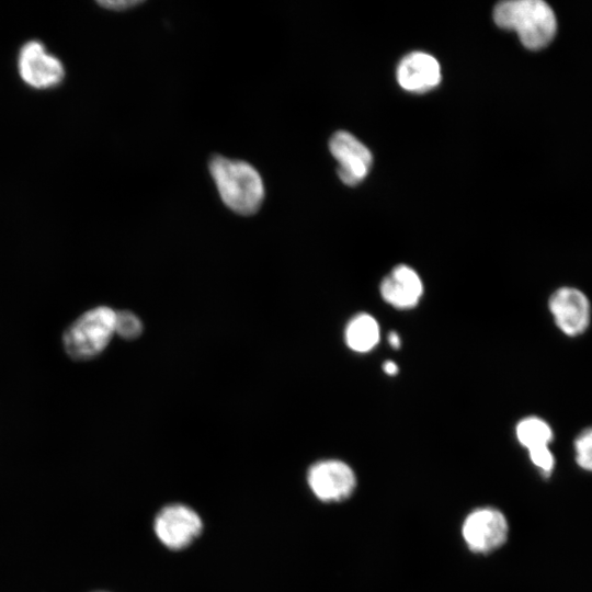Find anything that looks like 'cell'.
I'll list each match as a JSON object with an SVG mask.
<instances>
[{
  "instance_id": "obj_1",
  "label": "cell",
  "mask_w": 592,
  "mask_h": 592,
  "mask_svg": "<svg viewBox=\"0 0 592 592\" xmlns=\"http://www.w3.org/2000/svg\"><path fill=\"white\" fill-rule=\"evenodd\" d=\"M496 24L517 34L521 44L537 52L549 46L558 33V16L544 0H506L493 10Z\"/></svg>"
},
{
  "instance_id": "obj_2",
  "label": "cell",
  "mask_w": 592,
  "mask_h": 592,
  "mask_svg": "<svg viewBox=\"0 0 592 592\" xmlns=\"http://www.w3.org/2000/svg\"><path fill=\"white\" fill-rule=\"evenodd\" d=\"M208 169L221 201L229 209L242 216L253 215L260 209L265 195L264 183L252 164L215 155Z\"/></svg>"
},
{
  "instance_id": "obj_3",
  "label": "cell",
  "mask_w": 592,
  "mask_h": 592,
  "mask_svg": "<svg viewBox=\"0 0 592 592\" xmlns=\"http://www.w3.org/2000/svg\"><path fill=\"white\" fill-rule=\"evenodd\" d=\"M116 311L107 306L93 307L79 316L64 332L62 345L76 361L99 356L115 334Z\"/></svg>"
},
{
  "instance_id": "obj_4",
  "label": "cell",
  "mask_w": 592,
  "mask_h": 592,
  "mask_svg": "<svg viewBox=\"0 0 592 592\" xmlns=\"http://www.w3.org/2000/svg\"><path fill=\"white\" fill-rule=\"evenodd\" d=\"M18 71L29 87L42 90L58 87L65 78L61 60L37 39L29 41L20 48Z\"/></svg>"
},
{
  "instance_id": "obj_5",
  "label": "cell",
  "mask_w": 592,
  "mask_h": 592,
  "mask_svg": "<svg viewBox=\"0 0 592 592\" xmlns=\"http://www.w3.org/2000/svg\"><path fill=\"white\" fill-rule=\"evenodd\" d=\"M509 525L505 516L496 509L481 508L473 511L464 521L463 538L471 551L489 553L506 540Z\"/></svg>"
},
{
  "instance_id": "obj_6",
  "label": "cell",
  "mask_w": 592,
  "mask_h": 592,
  "mask_svg": "<svg viewBox=\"0 0 592 592\" xmlns=\"http://www.w3.org/2000/svg\"><path fill=\"white\" fill-rule=\"evenodd\" d=\"M548 308L557 327L569 337L582 334L590 325L589 298L578 288L563 286L549 297Z\"/></svg>"
},
{
  "instance_id": "obj_7",
  "label": "cell",
  "mask_w": 592,
  "mask_h": 592,
  "mask_svg": "<svg viewBox=\"0 0 592 592\" xmlns=\"http://www.w3.org/2000/svg\"><path fill=\"white\" fill-rule=\"evenodd\" d=\"M308 485L320 500L340 501L351 496L356 479L348 464L338 459H327L309 468Z\"/></svg>"
},
{
  "instance_id": "obj_8",
  "label": "cell",
  "mask_w": 592,
  "mask_h": 592,
  "mask_svg": "<svg viewBox=\"0 0 592 592\" xmlns=\"http://www.w3.org/2000/svg\"><path fill=\"white\" fill-rule=\"evenodd\" d=\"M329 149L338 161V174L346 185L360 183L368 174L373 157L366 146L348 132L332 135Z\"/></svg>"
},
{
  "instance_id": "obj_9",
  "label": "cell",
  "mask_w": 592,
  "mask_h": 592,
  "mask_svg": "<svg viewBox=\"0 0 592 592\" xmlns=\"http://www.w3.org/2000/svg\"><path fill=\"white\" fill-rule=\"evenodd\" d=\"M202 530L200 516L190 508L173 504L162 509L156 517L158 538L173 549L189 545Z\"/></svg>"
},
{
  "instance_id": "obj_10",
  "label": "cell",
  "mask_w": 592,
  "mask_h": 592,
  "mask_svg": "<svg viewBox=\"0 0 592 592\" xmlns=\"http://www.w3.org/2000/svg\"><path fill=\"white\" fill-rule=\"evenodd\" d=\"M397 80L407 91L415 93L430 91L441 82L440 64L426 53H410L398 65Z\"/></svg>"
},
{
  "instance_id": "obj_11",
  "label": "cell",
  "mask_w": 592,
  "mask_h": 592,
  "mask_svg": "<svg viewBox=\"0 0 592 592\" xmlns=\"http://www.w3.org/2000/svg\"><path fill=\"white\" fill-rule=\"evenodd\" d=\"M383 299L396 308L414 307L423 293V284L419 274L408 265L400 264L380 283Z\"/></svg>"
},
{
  "instance_id": "obj_12",
  "label": "cell",
  "mask_w": 592,
  "mask_h": 592,
  "mask_svg": "<svg viewBox=\"0 0 592 592\" xmlns=\"http://www.w3.org/2000/svg\"><path fill=\"white\" fill-rule=\"evenodd\" d=\"M379 334L376 319L368 314H358L349 321L344 337L351 350L364 353L375 348L379 341Z\"/></svg>"
},
{
  "instance_id": "obj_13",
  "label": "cell",
  "mask_w": 592,
  "mask_h": 592,
  "mask_svg": "<svg viewBox=\"0 0 592 592\" xmlns=\"http://www.w3.org/2000/svg\"><path fill=\"white\" fill-rule=\"evenodd\" d=\"M516 439L527 451L546 447L553 441V430L543 419L531 415L522 419L515 429Z\"/></svg>"
},
{
  "instance_id": "obj_14",
  "label": "cell",
  "mask_w": 592,
  "mask_h": 592,
  "mask_svg": "<svg viewBox=\"0 0 592 592\" xmlns=\"http://www.w3.org/2000/svg\"><path fill=\"white\" fill-rule=\"evenodd\" d=\"M143 332V322L137 315L128 310L116 311L115 334L125 340H134Z\"/></svg>"
},
{
  "instance_id": "obj_15",
  "label": "cell",
  "mask_w": 592,
  "mask_h": 592,
  "mask_svg": "<svg viewBox=\"0 0 592 592\" xmlns=\"http://www.w3.org/2000/svg\"><path fill=\"white\" fill-rule=\"evenodd\" d=\"M577 464L592 471V428L584 429L574 440Z\"/></svg>"
},
{
  "instance_id": "obj_16",
  "label": "cell",
  "mask_w": 592,
  "mask_h": 592,
  "mask_svg": "<svg viewBox=\"0 0 592 592\" xmlns=\"http://www.w3.org/2000/svg\"><path fill=\"white\" fill-rule=\"evenodd\" d=\"M532 463L542 470L543 474L549 475L554 469L555 458L549 447H539L528 451Z\"/></svg>"
},
{
  "instance_id": "obj_17",
  "label": "cell",
  "mask_w": 592,
  "mask_h": 592,
  "mask_svg": "<svg viewBox=\"0 0 592 592\" xmlns=\"http://www.w3.org/2000/svg\"><path fill=\"white\" fill-rule=\"evenodd\" d=\"M101 7L107 10L122 11L133 7L139 5L141 1L138 0H115V1H99Z\"/></svg>"
},
{
  "instance_id": "obj_18",
  "label": "cell",
  "mask_w": 592,
  "mask_h": 592,
  "mask_svg": "<svg viewBox=\"0 0 592 592\" xmlns=\"http://www.w3.org/2000/svg\"><path fill=\"white\" fill-rule=\"evenodd\" d=\"M383 369L387 375H396L398 373V366L392 361H386L383 364Z\"/></svg>"
},
{
  "instance_id": "obj_19",
  "label": "cell",
  "mask_w": 592,
  "mask_h": 592,
  "mask_svg": "<svg viewBox=\"0 0 592 592\" xmlns=\"http://www.w3.org/2000/svg\"><path fill=\"white\" fill-rule=\"evenodd\" d=\"M388 342L394 349H398L400 346V338L397 334V332H389L388 334Z\"/></svg>"
}]
</instances>
